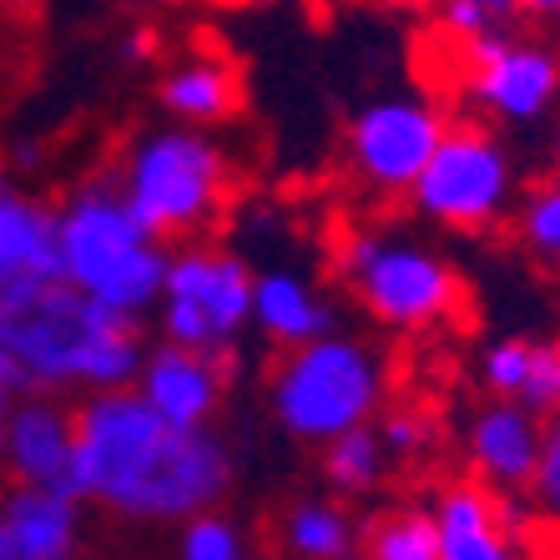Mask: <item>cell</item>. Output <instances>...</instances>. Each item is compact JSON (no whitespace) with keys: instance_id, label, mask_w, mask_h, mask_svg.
Returning a JSON list of instances; mask_svg holds the SVG:
<instances>
[{"instance_id":"obj_4","label":"cell","mask_w":560,"mask_h":560,"mask_svg":"<svg viewBox=\"0 0 560 560\" xmlns=\"http://www.w3.org/2000/svg\"><path fill=\"white\" fill-rule=\"evenodd\" d=\"M384 389L389 374L374 343L324 334L299 349H283L268 378V409L283 434L324 450L328 440L374 424V415L384 409Z\"/></svg>"},{"instance_id":"obj_7","label":"cell","mask_w":560,"mask_h":560,"mask_svg":"<svg viewBox=\"0 0 560 560\" xmlns=\"http://www.w3.org/2000/svg\"><path fill=\"white\" fill-rule=\"evenodd\" d=\"M409 202L424 222L450 228V233H495L515 202V167H510V152L495 137V127H485L480 117L450 121L430 167L419 172Z\"/></svg>"},{"instance_id":"obj_17","label":"cell","mask_w":560,"mask_h":560,"mask_svg":"<svg viewBox=\"0 0 560 560\" xmlns=\"http://www.w3.org/2000/svg\"><path fill=\"white\" fill-rule=\"evenodd\" d=\"M21 560H77L81 546V500L46 485H11L0 500Z\"/></svg>"},{"instance_id":"obj_13","label":"cell","mask_w":560,"mask_h":560,"mask_svg":"<svg viewBox=\"0 0 560 560\" xmlns=\"http://www.w3.org/2000/svg\"><path fill=\"white\" fill-rule=\"evenodd\" d=\"M71 455H77V419L71 409L56 405L46 389L21 394L5 419V450L0 465L11 485H46V490H71Z\"/></svg>"},{"instance_id":"obj_20","label":"cell","mask_w":560,"mask_h":560,"mask_svg":"<svg viewBox=\"0 0 560 560\" xmlns=\"http://www.w3.org/2000/svg\"><path fill=\"white\" fill-rule=\"evenodd\" d=\"M278 546L293 560H349L359 550V525L339 500L308 495L278 515Z\"/></svg>"},{"instance_id":"obj_15","label":"cell","mask_w":560,"mask_h":560,"mask_svg":"<svg viewBox=\"0 0 560 560\" xmlns=\"http://www.w3.org/2000/svg\"><path fill=\"white\" fill-rule=\"evenodd\" d=\"M156 102L167 106L177 121L187 127H218V121H233L243 106H248V86H243V66L222 51L218 40H202L183 61H172L162 77H156Z\"/></svg>"},{"instance_id":"obj_26","label":"cell","mask_w":560,"mask_h":560,"mask_svg":"<svg viewBox=\"0 0 560 560\" xmlns=\"http://www.w3.org/2000/svg\"><path fill=\"white\" fill-rule=\"evenodd\" d=\"M530 495L550 521H560V409L546 419V444H540V465H535Z\"/></svg>"},{"instance_id":"obj_25","label":"cell","mask_w":560,"mask_h":560,"mask_svg":"<svg viewBox=\"0 0 560 560\" xmlns=\"http://www.w3.org/2000/svg\"><path fill=\"white\" fill-rule=\"evenodd\" d=\"M378 440H384V450H389L394 465H415V459H424L440 444V424H434V415H424V409L415 405H394L378 415Z\"/></svg>"},{"instance_id":"obj_19","label":"cell","mask_w":560,"mask_h":560,"mask_svg":"<svg viewBox=\"0 0 560 560\" xmlns=\"http://www.w3.org/2000/svg\"><path fill=\"white\" fill-rule=\"evenodd\" d=\"M253 324L273 349H299L334 334V308L324 293H313L308 278L278 268V273H258L253 283Z\"/></svg>"},{"instance_id":"obj_28","label":"cell","mask_w":560,"mask_h":560,"mask_svg":"<svg viewBox=\"0 0 560 560\" xmlns=\"http://www.w3.org/2000/svg\"><path fill=\"white\" fill-rule=\"evenodd\" d=\"M515 5V15H525V21H560V0H510Z\"/></svg>"},{"instance_id":"obj_12","label":"cell","mask_w":560,"mask_h":560,"mask_svg":"<svg viewBox=\"0 0 560 560\" xmlns=\"http://www.w3.org/2000/svg\"><path fill=\"white\" fill-rule=\"evenodd\" d=\"M440 521V560H525L521 550V505L505 490L465 475L450 480L434 500Z\"/></svg>"},{"instance_id":"obj_2","label":"cell","mask_w":560,"mask_h":560,"mask_svg":"<svg viewBox=\"0 0 560 560\" xmlns=\"http://www.w3.org/2000/svg\"><path fill=\"white\" fill-rule=\"evenodd\" d=\"M0 343L31 389H127L142 374V324L71 278H26L0 293Z\"/></svg>"},{"instance_id":"obj_33","label":"cell","mask_w":560,"mask_h":560,"mask_svg":"<svg viewBox=\"0 0 560 560\" xmlns=\"http://www.w3.org/2000/svg\"><path fill=\"white\" fill-rule=\"evenodd\" d=\"M556 172H560V127H556Z\"/></svg>"},{"instance_id":"obj_32","label":"cell","mask_w":560,"mask_h":560,"mask_svg":"<svg viewBox=\"0 0 560 560\" xmlns=\"http://www.w3.org/2000/svg\"><path fill=\"white\" fill-rule=\"evenodd\" d=\"M5 419H11V409H0V450H5Z\"/></svg>"},{"instance_id":"obj_3","label":"cell","mask_w":560,"mask_h":560,"mask_svg":"<svg viewBox=\"0 0 560 560\" xmlns=\"http://www.w3.org/2000/svg\"><path fill=\"white\" fill-rule=\"evenodd\" d=\"M56 233H61V278L86 288L106 308L142 318L152 303H162V278H167L162 237H152L117 183H81L56 212Z\"/></svg>"},{"instance_id":"obj_30","label":"cell","mask_w":560,"mask_h":560,"mask_svg":"<svg viewBox=\"0 0 560 560\" xmlns=\"http://www.w3.org/2000/svg\"><path fill=\"white\" fill-rule=\"evenodd\" d=\"M0 560H21V550H15V540H11V525H5V515H0Z\"/></svg>"},{"instance_id":"obj_11","label":"cell","mask_w":560,"mask_h":560,"mask_svg":"<svg viewBox=\"0 0 560 560\" xmlns=\"http://www.w3.org/2000/svg\"><path fill=\"white\" fill-rule=\"evenodd\" d=\"M147 405L156 415L177 424V430H212L222 399H228V384H233V349L228 353H208V349H187V343H162V349L147 353L142 374Z\"/></svg>"},{"instance_id":"obj_14","label":"cell","mask_w":560,"mask_h":560,"mask_svg":"<svg viewBox=\"0 0 560 560\" xmlns=\"http://www.w3.org/2000/svg\"><path fill=\"white\" fill-rule=\"evenodd\" d=\"M540 444H546V419L535 415V409L515 405V399H490L485 409H475V419H469V430H465L469 475L485 480L490 490L521 495L535 480Z\"/></svg>"},{"instance_id":"obj_23","label":"cell","mask_w":560,"mask_h":560,"mask_svg":"<svg viewBox=\"0 0 560 560\" xmlns=\"http://www.w3.org/2000/svg\"><path fill=\"white\" fill-rule=\"evenodd\" d=\"M515 237L525 243V253L535 262L560 273V172L525 187L521 208H515Z\"/></svg>"},{"instance_id":"obj_1","label":"cell","mask_w":560,"mask_h":560,"mask_svg":"<svg viewBox=\"0 0 560 560\" xmlns=\"http://www.w3.org/2000/svg\"><path fill=\"white\" fill-rule=\"evenodd\" d=\"M71 419V490L121 521L183 525L202 510H218L233 490L228 444L212 430L167 424L142 389H92Z\"/></svg>"},{"instance_id":"obj_31","label":"cell","mask_w":560,"mask_h":560,"mask_svg":"<svg viewBox=\"0 0 560 560\" xmlns=\"http://www.w3.org/2000/svg\"><path fill=\"white\" fill-rule=\"evenodd\" d=\"M475 5H485V11L500 15V21H505V15H515V5H510V0H475Z\"/></svg>"},{"instance_id":"obj_9","label":"cell","mask_w":560,"mask_h":560,"mask_svg":"<svg viewBox=\"0 0 560 560\" xmlns=\"http://www.w3.org/2000/svg\"><path fill=\"white\" fill-rule=\"evenodd\" d=\"M430 36L440 40L450 81L480 106V117L521 127V121L546 117L560 102V56L546 40L510 36L500 26L475 40H450L440 31H430Z\"/></svg>"},{"instance_id":"obj_24","label":"cell","mask_w":560,"mask_h":560,"mask_svg":"<svg viewBox=\"0 0 560 560\" xmlns=\"http://www.w3.org/2000/svg\"><path fill=\"white\" fill-rule=\"evenodd\" d=\"M243 556H248V535H243L237 521H228L222 510H202V515L183 521L177 560H243Z\"/></svg>"},{"instance_id":"obj_18","label":"cell","mask_w":560,"mask_h":560,"mask_svg":"<svg viewBox=\"0 0 560 560\" xmlns=\"http://www.w3.org/2000/svg\"><path fill=\"white\" fill-rule=\"evenodd\" d=\"M480 378L490 399H515L550 419L560 409V339H500L485 349Z\"/></svg>"},{"instance_id":"obj_6","label":"cell","mask_w":560,"mask_h":560,"mask_svg":"<svg viewBox=\"0 0 560 560\" xmlns=\"http://www.w3.org/2000/svg\"><path fill=\"white\" fill-rule=\"evenodd\" d=\"M334 273L359 308L394 334H430L465 313V278L455 262L415 237L353 228L334 243Z\"/></svg>"},{"instance_id":"obj_29","label":"cell","mask_w":560,"mask_h":560,"mask_svg":"<svg viewBox=\"0 0 560 560\" xmlns=\"http://www.w3.org/2000/svg\"><path fill=\"white\" fill-rule=\"evenodd\" d=\"M389 11H405V15H434L440 11V0H384Z\"/></svg>"},{"instance_id":"obj_22","label":"cell","mask_w":560,"mask_h":560,"mask_svg":"<svg viewBox=\"0 0 560 560\" xmlns=\"http://www.w3.org/2000/svg\"><path fill=\"white\" fill-rule=\"evenodd\" d=\"M389 450L378 440L374 424H359V430L339 434V440L324 444V480L339 490V495H374L384 475H389Z\"/></svg>"},{"instance_id":"obj_5","label":"cell","mask_w":560,"mask_h":560,"mask_svg":"<svg viewBox=\"0 0 560 560\" xmlns=\"http://www.w3.org/2000/svg\"><path fill=\"white\" fill-rule=\"evenodd\" d=\"M121 192L162 243H197L237 197L233 156L208 131H147L121 162Z\"/></svg>"},{"instance_id":"obj_8","label":"cell","mask_w":560,"mask_h":560,"mask_svg":"<svg viewBox=\"0 0 560 560\" xmlns=\"http://www.w3.org/2000/svg\"><path fill=\"white\" fill-rule=\"evenodd\" d=\"M253 273L222 243H183L162 278V334L187 349L228 353L253 324Z\"/></svg>"},{"instance_id":"obj_10","label":"cell","mask_w":560,"mask_h":560,"mask_svg":"<svg viewBox=\"0 0 560 560\" xmlns=\"http://www.w3.org/2000/svg\"><path fill=\"white\" fill-rule=\"evenodd\" d=\"M444 117L434 102L419 96H384L353 112L349 131H343V167L364 192L384 197H409L419 183V172L430 167L434 147H440Z\"/></svg>"},{"instance_id":"obj_16","label":"cell","mask_w":560,"mask_h":560,"mask_svg":"<svg viewBox=\"0 0 560 560\" xmlns=\"http://www.w3.org/2000/svg\"><path fill=\"white\" fill-rule=\"evenodd\" d=\"M26 278H61L56 212L0 177V293Z\"/></svg>"},{"instance_id":"obj_27","label":"cell","mask_w":560,"mask_h":560,"mask_svg":"<svg viewBox=\"0 0 560 560\" xmlns=\"http://www.w3.org/2000/svg\"><path fill=\"white\" fill-rule=\"evenodd\" d=\"M21 394H36V389L26 384V374H21V364L11 359V349L0 343V409H11Z\"/></svg>"},{"instance_id":"obj_21","label":"cell","mask_w":560,"mask_h":560,"mask_svg":"<svg viewBox=\"0 0 560 560\" xmlns=\"http://www.w3.org/2000/svg\"><path fill=\"white\" fill-rule=\"evenodd\" d=\"M359 560H440V521L424 505H389L359 530Z\"/></svg>"}]
</instances>
